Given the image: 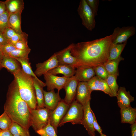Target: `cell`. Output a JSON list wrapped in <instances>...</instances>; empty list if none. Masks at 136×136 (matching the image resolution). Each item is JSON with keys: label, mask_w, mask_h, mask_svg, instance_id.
I'll use <instances>...</instances> for the list:
<instances>
[{"label": "cell", "mask_w": 136, "mask_h": 136, "mask_svg": "<svg viewBox=\"0 0 136 136\" xmlns=\"http://www.w3.org/2000/svg\"><path fill=\"white\" fill-rule=\"evenodd\" d=\"M112 34L92 41L72 43L71 52L77 61L76 68L102 65L108 60Z\"/></svg>", "instance_id": "obj_1"}, {"label": "cell", "mask_w": 136, "mask_h": 136, "mask_svg": "<svg viewBox=\"0 0 136 136\" xmlns=\"http://www.w3.org/2000/svg\"><path fill=\"white\" fill-rule=\"evenodd\" d=\"M4 109L13 122L29 130L31 126L30 109L21 97L14 79L9 86Z\"/></svg>", "instance_id": "obj_2"}, {"label": "cell", "mask_w": 136, "mask_h": 136, "mask_svg": "<svg viewBox=\"0 0 136 136\" xmlns=\"http://www.w3.org/2000/svg\"><path fill=\"white\" fill-rule=\"evenodd\" d=\"M13 74L21 97L30 109H36L37 103L33 77L26 74L22 68Z\"/></svg>", "instance_id": "obj_3"}, {"label": "cell", "mask_w": 136, "mask_h": 136, "mask_svg": "<svg viewBox=\"0 0 136 136\" xmlns=\"http://www.w3.org/2000/svg\"><path fill=\"white\" fill-rule=\"evenodd\" d=\"M83 115V107L76 100L71 103L65 115L62 119L58 127L70 122L73 125L82 124Z\"/></svg>", "instance_id": "obj_4"}, {"label": "cell", "mask_w": 136, "mask_h": 136, "mask_svg": "<svg viewBox=\"0 0 136 136\" xmlns=\"http://www.w3.org/2000/svg\"><path fill=\"white\" fill-rule=\"evenodd\" d=\"M31 125L36 132L47 125L51 111L45 108L30 109Z\"/></svg>", "instance_id": "obj_5"}, {"label": "cell", "mask_w": 136, "mask_h": 136, "mask_svg": "<svg viewBox=\"0 0 136 136\" xmlns=\"http://www.w3.org/2000/svg\"><path fill=\"white\" fill-rule=\"evenodd\" d=\"M77 11L83 25L88 30L92 31L95 25V16L86 0H80Z\"/></svg>", "instance_id": "obj_6"}, {"label": "cell", "mask_w": 136, "mask_h": 136, "mask_svg": "<svg viewBox=\"0 0 136 136\" xmlns=\"http://www.w3.org/2000/svg\"><path fill=\"white\" fill-rule=\"evenodd\" d=\"M70 106L63 99H61L56 107L51 112L49 122L57 134L59 125L66 113Z\"/></svg>", "instance_id": "obj_7"}, {"label": "cell", "mask_w": 136, "mask_h": 136, "mask_svg": "<svg viewBox=\"0 0 136 136\" xmlns=\"http://www.w3.org/2000/svg\"><path fill=\"white\" fill-rule=\"evenodd\" d=\"M135 31L133 26L116 27L112 34L113 38L111 44H121L127 41L129 38L135 34Z\"/></svg>", "instance_id": "obj_8"}, {"label": "cell", "mask_w": 136, "mask_h": 136, "mask_svg": "<svg viewBox=\"0 0 136 136\" xmlns=\"http://www.w3.org/2000/svg\"><path fill=\"white\" fill-rule=\"evenodd\" d=\"M45 81V84L48 91L57 89L58 92L63 87L70 77L64 76L59 77L52 75L48 72L43 75Z\"/></svg>", "instance_id": "obj_9"}, {"label": "cell", "mask_w": 136, "mask_h": 136, "mask_svg": "<svg viewBox=\"0 0 136 136\" xmlns=\"http://www.w3.org/2000/svg\"><path fill=\"white\" fill-rule=\"evenodd\" d=\"M90 90H100L103 91L111 97L115 96L109 87L106 81L95 76L87 82Z\"/></svg>", "instance_id": "obj_10"}, {"label": "cell", "mask_w": 136, "mask_h": 136, "mask_svg": "<svg viewBox=\"0 0 136 136\" xmlns=\"http://www.w3.org/2000/svg\"><path fill=\"white\" fill-rule=\"evenodd\" d=\"M83 115L82 125L87 131L90 136H95V130L93 125V111L90 106V101H89L83 107Z\"/></svg>", "instance_id": "obj_11"}, {"label": "cell", "mask_w": 136, "mask_h": 136, "mask_svg": "<svg viewBox=\"0 0 136 136\" xmlns=\"http://www.w3.org/2000/svg\"><path fill=\"white\" fill-rule=\"evenodd\" d=\"M79 82L74 75L69 78L63 87L65 92V96L63 100L69 105H70L75 100Z\"/></svg>", "instance_id": "obj_12"}, {"label": "cell", "mask_w": 136, "mask_h": 136, "mask_svg": "<svg viewBox=\"0 0 136 136\" xmlns=\"http://www.w3.org/2000/svg\"><path fill=\"white\" fill-rule=\"evenodd\" d=\"M72 44L64 49L55 53L58 61V65L64 64L73 66L76 68L77 61L71 52Z\"/></svg>", "instance_id": "obj_13"}, {"label": "cell", "mask_w": 136, "mask_h": 136, "mask_svg": "<svg viewBox=\"0 0 136 136\" xmlns=\"http://www.w3.org/2000/svg\"><path fill=\"white\" fill-rule=\"evenodd\" d=\"M58 65V61L54 53L46 61L37 64L36 69L34 73L37 77H40Z\"/></svg>", "instance_id": "obj_14"}, {"label": "cell", "mask_w": 136, "mask_h": 136, "mask_svg": "<svg viewBox=\"0 0 136 136\" xmlns=\"http://www.w3.org/2000/svg\"><path fill=\"white\" fill-rule=\"evenodd\" d=\"M91 92L87 82H79L76 96V100L84 107L89 101H90Z\"/></svg>", "instance_id": "obj_15"}, {"label": "cell", "mask_w": 136, "mask_h": 136, "mask_svg": "<svg viewBox=\"0 0 136 136\" xmlns=\"http://www.w3.org/2000/svg\"><path fill=\"white\" fill-rule=\"evenodd\" d=\"M59 93H55L54 90L48 91L44 90L45 108L51 111L55 109L61 100Z\"/></svg>", "instance_id": "obj_16"}, {"label": "cell", "mask_w": 136, "mask_h": 136, "mask_svg": "<svg viewBox=\"0 0 136 136\" xmlns=\"http://www.w3.org/2000/svg\"><path fill=\"white\" fill-rule=\"evenodd\" d=\"M116 97L118 106L120 109L130 106L131 103L134 100V97L130 94V92L126 91L124 87L119 88Z\"/></svg>", "instance_id": "obj_17"}, {"label": "cell", "mask_w": 136, "mask_h": 136, "mask_svg": "<svg viewBox=\"0 0 136 136\" xmlns=\"http://www.w3.org/2000/svg\"><path fill=\"white\" fill-rule=\"evenodd\" d=\"M74 75L79 82H87L95 76L93 67L77 68Z\"/></svg>", "instance_id": "obj_18"}, {"label": "cell", "mask_w": 136, "mask_h": 136, "mask_svg": "<svg viewBox=\"0 0 136 136\" xmlns=\"http://www.w3.org/2000/svg\"><path fill=\"white\" fill-rule=\"evenodd\" d=\"M121 122L132 124L136 122V109L130 106L120 109Z\"/></svg>", "instance_id": "obj_19"}, {"label": "cell", "mask_w": 136, "mask_h": 136, "mask_svg": "<svg viewBox=\"0 0 136 136\" xmlns=\"http://www.w3.org/2000/svg\"><path fill=\"white\" fill-rule=\"evenodd\" d=\"M74 67L69 65H60L48 72L55 75L60 74L63 75L64 76L70 77L75 75L76 71Z\"/></svg>", "instance_id": "obj_20"}, {"label": "cell", "mask_w": 136, "mask_h": 136, "mask_svg": "<svg viewBox=\"0 0 136 136\" xmlns=\"http://www.w3.org/2000/svg\"><path fill=\"white\" fill-rule=\"evenodd\" d=\"M4 2L9 14L22 13L24 8L23 0H7Z\"/></svg>", "instance_id": "obj_21"}, {"label": "cell", "mask_w": 136, "mask_h": 136, "mask_svg": "<svg viewBox=\"0 0 136 136\" xmlns=\"http://www.w3.org/2000/svg\"><path fill=\"white\" fill-rule=\"evenodd\" d=\"M20 63L14 58L4 56L1 66L2 68H6L13 74L22 68Z\"/></svg>", "instance_id": "obj_22"}, {"label": "cell", "mask_w": 136, "mask_h": 136, "mask_svg": "<svg viewBox=\"0 0 136 136\" xmlns=\"http://www.w3.org/2000/svg\"><path fill=\"white\" fill-rule=\"evenodd\" d=\"M21 13L9 14L8 18L9 27L18 34L23 32L21 27Z\"/></svg>", "instance_id": "obj_23"}, {"label": "cell", "mask_w": 136, "mask_h": 136, "mask_svg": "<svg viewBox=\"0 0 136 136\" xmlns=\"http://www.w3.org/2000/svg\"><path fill=\"white\" fill-rule=\"evenodd\" d=\"M124 58L121 56L117 59L108 61L103 65L109 75L118 76L119 75L118 66L120 62L123 60Z\"/></svg>", "instance_id": "obj_24"}, {"label": "cell", "mask_w": 136, "mask_h": 136, "mask_svg": "<svg viewBox=\"0 0 136 136\" xmlns=\"http://www.w3.org/2000/svg\"><path fill=\"white\" fill-rule=\"evenodd\" d=\"M21 64L23 71L27 74L34 78L43 87L45 86V83L39 79L32 71L29 62V58H15Z\"/></svg>", "instance_id": "obj_25"}, {"label": "cell", "mask_w": 136, "mask_h": 136, "mask_svg": "<svg viewBox=\"0 0 136 136\" xmlns=\"http://www.w3.org/2000/svg\"><path fill=\"white\" fill-rule=\"evenodd\" d=\"M33 81L37 101V108H44V87L34 78H33Z\"/></svg>", "instance_id": "obj_26"}, {"label": "cell", "mask_w": 136, "mask_h": 136, "mask_svg": "<svg viewBox=\"0 0 136 136\" xmlns=\"http://www.w3.org/2000/svg\"><path fill=\"white\" fill-rule=\"evenodd\" d=\"M127 43V41L121 44H111L107 61L116 59L121 56V53Z\"/></svg>", "instance_id": "obj_27"}, {"label": "cell", "mask_w": 136, "mask_h": 136, "mask_svg": "<svg viewBox=\"0 0 136 136\" xmlns=\"http://www.w3.org/2000/svg\"><path fill=\"white\" fill-rule=\"evenodd\" d=\"M8 130L13 135H18L22 136H30L29 130L26 129L14 122H13Z\"/></svg>", "instance_id": "obj_28"}, {"label": "cell", "mask_w": 136, "mask_h": 136, "mask_svg": "<svg viewBox=\"0 0 136 136\" xmlns=\"http://www.w3.org/2000/svg\"><path fill=\"white\" fill-rule=\"evenodd\" d=\"M117 76L109 75L106 81L109 88L116 96L119 88L117 82Z\"/></svg>", "instance_id": "obj_29"}, {"label": "cell", "mask_w": 136, "mask_h": 136, "mask_svg": "<svg viewBox=\"0 0 136 136\" xmlns=\"http://www.w3.org/2000/svg\"><path fill=\"white\" fill-rule=\"evenodd\" d=\"M13 121L5 112L0 116V129L2 130H8Z\"/></svg>", "instance_id": "obj_30"}, {"label": "cell", "mask_w": 136, "mask_h": 136, "mask_svg": "<svg viewBox=\"0 0 136 136\" xmlns=\"http://www.w3.org/2000/svg\"><path fill=\"white\" fill-rule=\"evenodd\" d=\"M36 133L41 136H58L54 128L50 124L49 122L47 125Z\"/></svg>", "instance_id": "obj_31"}, {"label": "cell", "mask_w": 136, "mask_h": 136, "mask_svg": "<svg viewBox=\"0 0 136 136\" xmlns=\"http://www.w3.org/2000/svg\"><path fill=\"white\" fill-rule=\"evenodd\" d=\"M31 50L30 49L26 50L16 49L10 54L9 56L15 58H27Z\"/></svg>", "instance_id": "obj_32"}, {"label": "cell", "mask_w": 136, "mask_h": 136, "mask_svg": "<svg viewBox=\"0 0 136 136\" xmlns=\"http://www.w3.org/2000/svg\"><path fill=\"white\" fill-rule=\"evenodd\" d=\"M9 14L7 11L0 15V32L3 33L6 28L9 27Z\"/></svg>", "instance_id": "obj_33"}, {"label": "cell", "mask_w": 136, "mask_h": 136, "mask_svg": "<svg viewBox=\"0 0 136 136\" xmlns=\"http://www.w3.org/2000/svg\"><path fill=\"white\" fill-rule=\"evenodd\" d=\"M93 67L96 76L106 80L109 75L103 65H97Z\"/></svg>", "instance_id": "obj_34"}, {"label": "cell", "mask_w": 136, "mask_h": 136, "mask_svg": "<svg viewBox=\"0 0 136 136\" xmlns=\"http://www.w3.org/2000/svg\"><path fill=\"white\" fill-rule=\"evenodd\" d=\"M28 35L26 33L23 32L21 34L16 33L14 35L9 41L8 43L14 46L18 42L23 41L27 40Z\"/></svg>", "instance_id": "obj_35"}, {"label": "cell", "mask_w": 136, "mask_h": 136, "mask_svg": "<svg viewBox=\"0 0 136 136\" xmlns=\"http://www.w3.org/2000/svg\"><path fill=\"white\" fill-rule=\"evenodd\" d=\"M1 49L4 56H9L10 54L16 49L14 45L8 43L1 46Z\"/></svg>", "instance_id": "obj_36"}, {"label": "cell", "mask_w": 136, "mask_h": 136, "mask_svg": "<svg viewBox=\"0 0 136 136\" xmlns=\"http://www.w3.org/2000/svg\"><path fill=\"white\" fill-rule=\"evenodd\" d=\"M86 1L95 16L97 15L99 1V0H86Z\"/></svg>", "instance_id": "obj_37"}, {"label": "cell", "mask_w": 136, "mask_h": 136, "mask_svg": "<svg viewBox=\"0 0 136 136\" xmlns=\"http://www.w3.org/2000/svg\"><path fill=\"white\" fill-rule=\"evenodd\" d=\"M16 48L21 50H26L30 49L28 45L27 40L19 41L14 45Z\"/></svg>", "instance_id": "obj_38"}, {"label": "cell", "mask_w": 136, "mask_h": 136, "mask_svg": "<svg viewBox=\"0 0 136 136\" xmlns=\"http://www.w3.org/2000/svg\"><path fill=\"white\" fill-rule=\"evenodd\" d=\"M3 33L8 42L14 35L17 33L14 30L9 27L6 28Z\"/></svg>", "instance_id": "obj_39"}, {"label": "cell", "mask_w": 136, "mask_h": 136, "mask_svg": "<svg viewBox=\"0 0 136 136\" xmlns=\"http://www.w3.org/2000/svg\"><path fill=\"white\" fill-rule=\"evenodd\" d=\"M93 125L95 130L97 131L100 134H101L103 133V130L100 127L98 123L96 120L95 115L94 113L93 112Z\"/></svg>", "instance_id": "obj_40"}, {"label": "cell", "mask_w": 136, "mask_h": 136, "mask_svg": "<svg viewBox=\"0 0 136 136\" xmlns=\"http://www.w3.org/2000/svg\"><path fill=\"white\" fill-rule=\"evenodd\" d=\"M9 43L5 38L3 33L0 32V46H2Z\"/></svg>", "instance_id": "obj_41"}, {"label": "cell", "mask_w": 136, "mask_h": 136, "mask_svg": "<svg viewBox=\"0 0 136 136\" xmlns=\"http://www.w3.org/2000/svg\"><path fill=\"white\" fill-rule=\"evenodd\" d=\"M7 11L4 1H0V15Z\"/></svg>", "instance_id": "obj_42"}, {"label": "cell", "mask_w": 136, "mask_h": 136, "mask_svg": "<svg viewBox=\"0 0 136 136\" xmlns=\"http://www.w3.org/2000/svg\"><path fill=\"white\" fill-rule=\"evenodd\" d=\"M130 127L131 136H136V122L131 124Z\"/></svg>", "instance_id": "obj_43"}, {"label": "cell", "mask_w": 136, "mask_h": 136, "mask_svg": "<svg viewBox=\"0 0 136 136\" xmlns=\"http://www.w3.org/2000/svg\"><path fill=\"white\" fill-rule=\"evenodd\" d=\"M0 136H13V135L8 130H6L0 131Z\"/></svg>", "instance_id": "obj_44"}, {"label": "cell", "mask_w": 136, "mask_h": 136, "mask_svg": "<svg viewBox=\"0 0 136 136\" xmlns=\"http://www.w3.org/2000/svg\"><path fill=\"white\" fill-rule=\"evenodd\" d=\"M3 57L4 56L1 50V46H0V70L2 68L1 66V65Z\"/></svg>", "instance_id": "obj_45"}, {"label": "cell", "mask_w": 136, "mask_h": 136, "mask_svg": "<svg viewBox=\"0 0 136 136\" xmlns=\"http://www.w3.org/2000/svg\"><path fill=\"white\" fill-rule=\"evenodd\" d=\"M100 136H108L106 135V134L102 133L101 134H100Z\"/></svg>", "instance_id": "obj_46"}, {"label": "cell", "mask_w": 136, "mask_h": 136, "mask_svg": "<svg viewBox=\"0 0 136 136\" xmlns=\"http://www.w3.org/2000/svg\"><path fill=\"white\" fill-rule=\"evenodd\" d=\"M13 136H22L18 135H13Z\"/></svg>", "instance_id": "obj_47"}, {"label": "cell", "mask_w": 136, "mask_h": 136, "mask_svg": "<svg viewBox=\"0 0 136 136\" xmlns=\"http://www.w3.org/2000/svg\"><path fill=\"white\" fill-rule=\"evenodd\" d=\"M2 130L0 129V131H1Z\"/></svg>", "instance_id": "obj_48"}]
</instances>
